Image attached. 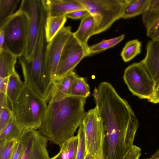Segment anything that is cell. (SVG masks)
<instances>
[{"label":"cell","instance_id":"41","mask_svg":"<svg viewBox=\"0 0 159 159\" xmlns=\"http://www.w3.org/2000/svg\"><path fill=\"white\" fill-rule=\"evenodd\" d=\"M156 89H159V84L157 85Z\"/></svg>","mask_w":159,"mask_h":159},{"label":"cell","instance_id":"6","mask_svg":"<svg viewBox=\"0 0 159 159\" xmlns=\"http://www.w3.org/2000/svg\"><path fill=\"white\" fill-rule=\"evenodd\" d=\"M123 78L133 95L148 101L152 98L157 84L141 61L127 67L124 72Z\"/></svg>","mask_w":159,"mask_h":159},{"label":"cell","instance_id":"24","mask_svg":"<svg viewBox=\"0 0 159 159\" xmlns=\"http://www.w3.org/2000/svg\"><path fill=\"white\" fill-rule=\"evenodd\" d=\"M124 38L125 35L122 34L113 38L103 39L98 43L89 46V52L91 55L102 52L116 45L123 40Z\"/></svg>","mask_w":159,"mask_h":159},{"label":"cell","instance_id":"30","mask_svg":"<svg viewBox=\"0 0 159 159\" xmlns=\"http://www.w3.org/2000/svg\"><path fill=\"white\" fill-rule=\"evenodd\" d=\"M0 131L2 130L13 115L9 105L0 106Z\"/></svg>","mask_w":159,"mask_h":159},{"label":"cell","instance_id":"26","mask_svg":"<svg viewBox=\"0 0 159 159\" xmlns=\"http://www.w3.org/2000/svg\"><path fill=\"white\" fill-rule=\"evenodd\" d=\"M79 143L75 159H85L87 154L84 127L82 123L79 127L77 134Z\"/></svg>","mask_w":159,"mask_h":159},{"label":"cell","instance_id":"35","mask_svg":"<svg viewBox=\"0 0 159 159\" xmlns=\"http://www.w3.org/2000/svg\"><path fill=\"white\" fill-rule=\"evenodd\" d=\"M149 37L152 40L159 41V25Z\"/></svg>","mask_w":159,"mask_h":159},{"label":"cell","instance_id":"39","mask_svg":"<svg viewBox=\"0 0 159 159\" xmlns=\"http://www.w3.org/2000/svg\"><path fill=\"white\" fill-rule=\"evenodd\" d=\"M50 159H62L61 157V152L59 151L56 155L50 158Z\"/></svg>","mask_w":159,"mask_h":159},{"label":"cell","instance_id":"8","mask_svg":"<svg viewBox=\"0 0 159 159\" xmlns=\"http://www.w3.org/2000/svg\"><path fill=\"white\" fill-rule=\"evenodd\" d=\"M25 11L29 18L28 39L23 56L29 58L34 50L37 40L43 15L45 11L42 1L22 0L19 8Z\"/></svg>","mask_w":159,"mask_h":159},{"label":"cell","instance_id":"32","mask_svg":"<svg viewBox=\"0 0 159 159\" xmlns=\"http://www.w3.org/2000/svg\"><path fill=\"white\" fill-rule=\"evenodd\" d=\"M89 13L86 9L78 10L66 14V16L73 19H82Z\"/></svg>","mask_w":159,"mask_h":159},{"label":"cell","instance_id":"19","mask_svg":"<svg viewBox=\"0 0 159 159\" xmlns=\"http://www.w3.org/2000/svg\"><path fill=\"white\" fill-rule=\"evenodd\" d=\"M17 57L3 49L0 52V77L9 76L15 72V66Z\"/></svg>","mask_w":159,"mask_h":159},{"label":"cell","instance_id":"13","mask_svg":"<svg viewBox=\"0 0 159 159\" xmlns=\"http://www.w3.org/2000/svg\"><path fill=\"white\" fill-rule=\"evenodd\" d=\"M146 50V56L141 61L157 85L159 84V41H149Z\"/></svg>","mask_w":159,"mask_h":159},{"label":"cell","instance_id":"38","mask_svg":"<svg viewBox=\"0 0 159 159\" xmlns=\"http://www.w3.org/2000/svg\"><path fill=\"white\" fill-rule=\"evenodd\" d=\"M151 159H156L159 158V149L154 153L150 157Z\"/></svg>","mask_w":159,"mask_h":159},{"label":"cell","instance_id":"5","mask_svg":"<svg viewBox=\"0 0 159 159\" xmlns=\"http://www.w3.org/2000/svg\"><path fill=\"white\" fill-rule=\"evenodd\" d=\"M29 18L27 14L19 9L0 27L4 33L3 49L17 57L23 56L28 39Z\"/></svg>","mask_w":159,"mask_h":159},{"label":"cell","instance_id":"15","mask_svg":"<svg viewBox=\"0 0 159 159\" xmlns=\"http://www.w3.org/2000/svg\"><path fill=\"white\" fill-rule=\"evenodd\" d=\"M142 15L147 35L149 37L159 25V0H151L148 9Z\"/></svg>","mask_w":159,"mask_h":159},{"label":"cell","instance_id":"40","mask_svg":"<svg viewBox=\"0 0 159 159\" xmlns=\"http://www.w3.org/2000/svg\"><path fill=\"white\" fill-rule=\"evenodd\" d=\"M85 159H95V156L89 153H87Z\"/></svg>","mask_w":159,"mask_h":159},{"label":"cell","instance_id":"18","mask_svg":"<svg viewBox=\"0 0 159 159\" xmlns=\"http://www.w3.org/2000/svg\"><path fill=\"white\" fill-rule=\"evenodd\" d=\"M66 16H47L44 27L46 41L49 42L64 26L67 20Z\"/></svg>","mask_w":159,"mask_h":159},{"label":"cell","instance_id":"25","mask_svg":"<svg viewBox=\"0 0 159 159\" xmlns=\"http://www.w3.org/2000/svg\"><path fill=\"white\" fill-rule=\"evenodd\" d=\"M79 76L75 72L72 71L66 74L59 80L55 81L53 84L61 92L68 94L74 82Z\"/></svg>","mask_w":159,"mask_h":159},{"label":"cell","instance_id":"11","mask_svg":"<svg viewBox=\"0 0 159 159\" xmlns=\"http://www.w3.org/2000/svg\"><path fill=\"white\" fill-rule=\"evenodd\" d=\"M24 150L21 159H50L47 149L48 140L38 130L25 129Z\"/></svg>","mask_w":159,"mask_h":159},{"label":"cell","instance_id":"14","mask_svg":"<svg viewBox=\"0 0 159 159\" xmlns=\"http://www.w3.org/2000/svg\"><path fill=\"white\" fill-rule=\"evenodd\" d=\"M95 29L94 19L89 14L81 19L78 29L72 33L80 43L85 46L89 47L88 42L90 37L93 35Z\"/></svg>","mask_w":159,"mask_h":159},{"label":"cell","instance_id":"29","mask_svg":"<svg viewBox=\"0 0 159 159\" xmlns=\"http://www.w3.org/2000/svg\"><path fill=\"white\" fill-rule=\"evenodd\" d=\"M25 144V138L22 132L20 139L17 140L9 159H21L24 150Z\"/></svg>","mask_w":159,"mask_h":159},{"label":"cell","instance_id":"2","mask_svg":"<svg viewBox=\"0 0 159 159\" xmlns=\"http://www.w3.org/2000/svg\"><path fill=\"white\" fill-rule=\"evenodd\" d=\"M47 16L46 12H44L42 19L37 43L31 56L29 58H26L23 56L18 57L24 82L41 96L49 92L52 84L46 72L45 63L46 47L44 27Z\"/></svg>","mask_w":159,"mask_h":159},{"label":"cell","instance_id":"21","mask_svg":"<svg viewBox=\"0 0 159 159\" xmlns=\"http://www.w3.org/2000/svg\"><path fill=\"white\" fill-rule=\"evenodd\" d=\"M20 0H0V27L14 13Z\"/></svg>","mask_w":159,"mask_h":159},{"label":"cell","instance_id":"1","mask_svg":"<svg viewBox=\"0 0 159 159\" xmlns=\"http://www.w3.org/2000/svg\"><path fill=\"white\" fill-rule=\"evenodd\" d=\"M86 98L65 93L53 85L47 108L38 130L47 140L59 145L74 136L86 112Z\"/></svg>","mask_w":159,"mask_h":159},{"label":"cell","instance_id":"22","mask_svg":"<svg viewBox=\"0 0 159 159\" xmlns=\"http://www.w3.org/2000/svg\"><path fill=\"white\" fill-rule=\"evenodd\" d=\"M142 43L137 39L127 42L121 52L120 55L124 61L128 62L141 52Z\"/></svg>","mask_w":159,"mask_h":159},{"label":"cell","instance_id":"4","mask_svg":"<svg viewBox=\"0 0 159 159\" xmlns=\"http://www.w3.org/2000/svg\"><path fill=\"white\" fill-rule=\"evenodd\" d=\"M93 17L95 29L93 35L109 29L122 18L125 0H77Z\"/></svg>","mask_w":159,"mask_h":159},{"label":"cell","instance_id":"36","mask_svg":"<svg viewBox=\"0 0 159 159\" xmlns=\"http://www.w3.org/2000/svg\"><path fill=\"white\" fill-rule=\"evenodd\" d=\"M148 101L154 103H159V89H156L152 98Z\"/></svg>","mask_w":159,"mask_h":159},{"label":"cell","instance_id":"31","mask_svg":"<svg viewBox=\"0 0 159 159\" xmlns=\"http://www.w3.org/2000/svg\"><path fill=\"white\" fill-rule=\"evenodd\" d=\"M141 151L140 148L134 145L122 159H139L141 155Z\"/></svg>","mask_w":159,"mask_h":159},{"label":"cell","instance_id":"33","mask_svg":"<svg viewBox=\"0 0 159 159\" xmlns=\"http://www.w3.org/2000/svg\"><path fill=\"white\" fill-rule=\"evenodd\" d=\"M9 76L6 77H0V92L6 93L8 81Z\"/></svg>","mask_w":159,"mask_h":159},{"label":"cell","instance_id":"42","mask_svg":"<svg viewBox=\"0 0 159 159\" xmlns=\"http://www.w3.org/2000/svg\"><path fill=\"white\" fill-rule=\"evenodd\" d=\"M146 159H159V158H156V159H151V158H147Z\"/></svg>","mask_w":159,"mask_h":159},{"label":"cell","instance_id":"23","mask_svg":"<svg viewBox=\"0 0 159 159\" xmlns=\"http://www.w3.org/2000/svg\"><path fill=\"white\" fill-rule=\"evenodd\" d=\"M90 93L89 86L85 79L79 76L74 82L68 94L86 98Z\"/></svg>","mask_w":159,"mask_h":159},{"label":"cell","instance_id":"9","mask_svg":"<svg viewBox=\"0 0 159 159\" xmlns=\"http://www.w3.org/2000/svg\"><path fill=\"white\" fill-rule=\"evenodd\" d=\"M87 153L95 155L104 143L105 132L96 107L89 110L84 118Z\"/></svg>","mask_w":159,"mask_h":159},{"label":"cell","instance_id":"7","mask_svg":"<svg viewBox=\"0 0 159 159\" xmlns=\"http://www.w3.org/2000/svg\"><path fill=\"white\" fill-rule=\"evenodd\" d=\"M91 55L89 47L80 43L72 33L63 49L54 82L73 71L83 59Z\"/></svg>","mask_w":159,"mask_h":159},{"label":"cell","instance_id":"12","mask_svg":"<svg viewBox=\"0 0 159 159\" xmlns=\"http://www.w3.org/2000/svg\"><path fill=\"white\" fill-rule=\"evenodd\" d=\"M47 16H66L73 11L85 9L77 0H42Z\"/></svg>","mask_w":159,"mask_h":159},{"label":"cell","instance_id":"37","mask_svg":"<svg viewBox=\"0 0 159 159\" xmlns=\"http://www.w3.org/2000/svg\"><path fill=\"white\" fill-rule=\"evenodd\" d=\"M5 42V35L4 31L0 30V52H2L4 48Z\"/></svg>","mask_w":159,"mask_h":159},{"label":"cell","instance_id":"16","mask_svg":"<svg viewBox=\"0 0 159 159\" xmlns=\"http://www.w3.org/2000/svg\"><path fill=\"white\" fill-rule=\"evenodd\" d=\"M151 0H125L122 18L128 19L143 14L148 9Z\"/></svg>","mask_w":159,"mask_h":159},{"label":"cell","instance_id":"20","mask_svg":"<svg viewBox=\"0 0 159 159\" xmlns=\"http://www.w3.org/2000/svg\"><path fill=\"white\" fill-rule=\"evenodd\" d=\"M24 83L16 71L9 76L6 94L12 109L20 92Z\"/></svg>","mask_w":159,"mask_h":159},{"label":"cell","instance_id":"10","mask_svg":"<svg viewBox=\"0 0 159 159\" xmlns=\"http://www.w3.org/2000/svg\"><path fill=\"white\" fill-rule=\"evenodd\" d=\"M72 33L70 26H64L48 43L46 47V70L53 83L63 49Z\"/></svg>","mask_w":159,"mask_h":159},{"label":"cell","instance_id":"28","mask_svg":"<svg viewBox=\"0 0 159 159\" xmlns=\"http://www.w3.org/2000/svg\"><path fill=\"white\" fill-rule=\"evenodd\" d=\"M18 140L10 139L0 146V159H9Z\"/></svg>","mask_w":159,"mask_h":159},{"label":"cell","instance_id":"17","mask_svg":"<svg viewBox=\"0 0 159 159\" xmlns=\"http://www.w3.org/2000/svg\"><path fill=\"white\" fill-rule=\"evenodd\" d=\"M24 130L13 115L6 125L0 131V146L8 140H18Z\"/></svg>","mask_w":159,"mask_h":159},{"label":"cell","instance_id":"3","mask_svg":"<svg viewBox=\"0 0 159 159\" xmlns=\"http://www.w3.org/2000/svg\"><path fill=\"white\" fill-rule=\"evenodd\" d=\"M47 102L24 82L12 108L14 116L24 129H38L41 125Z\"/></svg>","mask_w":159,"mask_h":159},{"label":"cell","instance_id":"34","mask_svg":"<svg viewBox=\"0 0 159 159\" xmlns=\"http://www.w3.org/2000/svg\"><path fill=\"white\" fill-rule=\"evenodd\" d=\"M104 143L101 146L99 150L94 155L95 159H107L104 152Z\"/></svg>","mask_w":159,"mask_h":159},{"label":"cell","instance_id":"27","mask_svg":"<svg viewBox=\"0 0 159 159\" xmlns=\"http://www.w3.org/2000/svg\"><path fill=\"white\" fill-rule=\"evenodd\" d=\"M64 141L67 148L68 159H75L79 143L78 135H74Z\"/></svg>","mask_w":159,"mask_h":159}]
</instances>
